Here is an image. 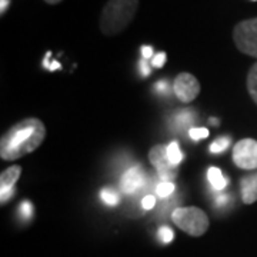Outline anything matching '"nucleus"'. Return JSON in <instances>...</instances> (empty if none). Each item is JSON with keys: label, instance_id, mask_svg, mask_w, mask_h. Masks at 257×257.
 <instances>
[{"label": "nucleus", "instance_id": "obj_1", "mask_svg": "<svg viewBox=\"0 0 257 257\" xmlns=\"http://www.w3.org/2000/svg\"><path fill=\"white\" fill-rule=\"evenodd\" d=\"M46 138L43 121L28 117L16 123L0 140V156L3 160H16L35 152Z\"/></svg>", "mask_w": 257, "mask_h": 257}, {"label": "nucleus", "instance_id": "obj_2", "mask_svg": "<svg viewBox=\"0 0 257 257\" xmlns=\"http://www.w3.org/2000/svg\"><path fill=\"white\" fill-rule=\"evenodd\" d=\"M139 8V0H109L101 12L100 29L106 36H114L130 25Z\"/></svg>", "mask_w": 257, "mask_h": 257}, {"label": "nucleus", "instance_id": "obj_3", "mask_svg": "<svg viewBox=\"0 0 257 257\" xmlns=\"http://www.w3.org/2000/svg\"><path fill=\"white\" fill-rule=\"evenodd\" d=\"M172 220L190 236H203L209 229V217L199 207H179L172 213Z\"/></svg>", "mask_w": 257, "mask_h": 257}, {"label": "nucleus", "instance_id": "obj_4", "mask_svg": "<svg viewBox=\"0 0 257 257\" xmlns=\"http://www.w3.org/2000/svg\"><path fill=\"white\" fill-rule=\"evenodd\" d=\"M233 40L241 53L257 59V18L240 22L233 30Z\"/></svg>", "mask_w": 257, "mask_h": 257}, {"label": "nucleus", "instance_id": "obj_5", "mask_svg": "<svg viewBox=\"0 0 257 257\" xmlns=\"http://www.w3.org/2000/svg\"><path fill=\"white\" fill-rule=\"evenodd\" d=\"M149 160L157 170V176L162 182H172L177 177V166L167 157V147L157 145L149 152Z\"/></svg>", "mask_w": 257, "mask_h": 257}, {"label": "nucleus", "instance_id": "obj_6", "mask_svg": "<svg viewBox=\"0 0 257 257\" xmlns=\"http://www.w3.org/2000/svg\"><path fill=\"white\" fill-rule=\"evenodd\" d=\"M233 162L243 170L257 169V142L253 139H243L233 147Z\"/></svg>", "mask_w": 257, "mask_h": 257}, {"label": "nucleus", "instance_id": "obj_7", "mask_svg": "<svg viewBox=\"0 0 257 257\" xmlns=\"http://www.w3.org/2000/svg\"><path fill=\"white\" fill-rule=\"evenodd\" d=\"M175 94L177 99L183 103H190L193 101L200 93V83L197 79L190 73H180L176 77L175 84Z\"/></svg>", "mask_w": 257, "mask_h": 257}, {"label": "nucleus", "instance_id": "obj_8", "mask_svg": "<svg viewBox=\"0 0 257 257\" xmlns=\"http://www.w3.org/2000/svg\"><path fill=\"white\" fill-rule=\"evenodd\" d=\"M146 184V175L140 166L127 169L120 179V189L124 194H135Z\"/></svg>", "mask_w": 257, "mask_h": 257}, {"label": "nucleus", "instance_id": "obj_9", "mask_svg": "<svg viewBox=\"0 0 257 257\" xmlns=\"http://www.w3.org/2000/svg\"><path fill=\"white\" fill-rule=\"evenodd\" d=\"M22 173L20 166H12L6 169L0 176V200L6 203L10 200L15 194V183L19 180Z\"/></svg>", "mask_w": 257, "mask_h": 257}, {"label": "nucleus", "instance_id": "obj_10", "mask_svg": "<svg viewBox=\"0 0 257 257\" xmlns=\"http://www.w3.org/2000/svg\"><path fill=\"white\" fill-rule=\"evenodd\" d=\"M241 199L246 204H251L257 200V176H246L241 179Z\"/></svg>", "mask_w": 257, "mask_h": 257}, {"label": "nucleus", "instance_id": "obj_11", "mask_svg": "<svg viewBox=\"0 0 257 257\" xmlns=\"http://www.w3.org/2000/svg\"><path fill=\"white\" fill-rule=\"evenodd\" d=\"M207 179H209L211 189L216 192H223L227 186V179L224 177L220 169H217V167H210L207 170Z\"/></svg>", "mask_w": 257, "mask_h": 257}, {"label": "nucleus", "instance_id": "obj_12", "mask_svg": "<svg viewBox=\"0 0 257 257\" xmlns=\"http://www.w3.org/2000/svg\"><path fill=\"white\" fill-rule=\"evenodd\" d=\"M247 89L253 101L257 104V63L251 66L247 74Z\"/></svg>", "mask_w": 257, "mask_h": 257}, {"label": "nucleus", "instance_id": "obj_13", "mask_svg": "<svg viewBox=\"0 0 257 257\" xmlns=\"http://www.w3.org/2000/svg\"><path fill=\"white\" fill-rule=\"evenodd\" d=\"M100 199L106 203L107 206H111V207L117 206L120 203L119 193L116 192L114 189H111V187H104V189H101Z\"/></svg>", "mask_w": 257, "mask_h": 257}, {"label": "nucleus", "instance_id": "obj_14", "mask_svg": "<svg viewBox=\"0 0 257 257\" xmlns=\"http://www.w3.org/2000/svg\"><path fill=\"white\" fill-rule=\"evenodd\" d=\"M167 157H169V160H170L175 166H179L182 163V160H183V153H182L180 146H179L177 142H172V143L167 146Z\"/></svg>", "mask_w": 257, "mask_h": 257}, {"label": "nucleus", "instance_id": "obj_15", "mask_svg": "<svg viewBox=\"0 0 257 257\" xmlns=\"http://www.w3.org/2000/svg\"><path fill=\"white\" fill-rule=\"evenodd\" d=\"M193 120V113L190 110L179 111L175 116V127L177 128H186L190 121Z\"/></svg>", "mask_w": 257, "mask_h": 257}, {"label": "nucleus", "instance_id": "obj_16", "mask_svg": "<svg viewBox=\"0 0 257 257\" xmlns=\"http://www.w3.org/2000/svg\"><path fill=\"white\" fill-rule=\"evenodd\" d=\"M175 184L172 182H160L156 186V196L160 199H167L172 196V193L175 192Z\"/></svg>", "mask_w": 257, "mask_h": 257}, {"label": "nucleus", "instance_id": "obj_17", "mask_svg": "<svg viewBox=\"0 0 257 257\" xmlns=\"http://www.w3.org/2000/svg\"><path fill=\"white\" fill-rule=\"evenodd\" d=\"M230 146V139L229 138H219L216 139L210 145V153L213 155H219L227 150V147Z\"/></svg>", "mask_w": 257, "mask_h": 257}, {"label": "nucleus", "instance_id": "obj_18", "mask_svg": "<svg viewBox=\"0 0 257 257\" xmlns=\"http://www.w3.org/2000/svg\"><path fill=\"white\" fill-rule=\"evenodd\" d=\"M157 237H159V240H160L163 244H169V243L173 240L175 234H173V230L170 229V227L163 226V227H160L159 231H157Z\"/></svg>", "mask_w": 257, "mask_h": 257}, {"label": "nucleus", "instance_id": "obj_19", "mask_svg": "<svg viewBox=\"0 0 257 257\" xmlns=\"http://www.w3.org/2000/svg\"><path fill=\"white\" fill-rule=\"evenodd\" d=\"M189 136L194 142H199L209 136V130L206 127H192L189 130Z\"/></svg>", "mask_w": 257, "mask_h": 257}, {"label": "nucleus", "instance_id": "obj_20", "mask_svg": "<svg viewBox=\"0 0 257 257\" xmlns=\"http://www.w3.org/2000/svg\"><path fill=\"white\" fill-rule=\"evenodd\" d=\"M32 211H33L32 203H29V202L20 203V206H19V216H20V219H23V220H29V219L32 217Z\"/></svg>", "mask_w": 257, "mask_h": 257}, {"label": "nucleus", "instance_id": "obj_21", "mask_svg": "<svg viewBox=\"0 0 257 257\" xmlns=\"http://www.w3.org/2000/svg\"><path fill=\"white\" fill-rule=\"evenodd\" d=\"M50 57H52V52H47L46 56H45V59H43V67L47 69L49 72L60 70V69H62L60 63H59V62H56V60H52V62H50Z\"/></svg>", "mask_w": 257, "mask_h": 257}, {"label": "nucleus", "instance_id": "obj_22", "mask_svg": "<svg viewBox=\"0 0 257 257\" xmlns=\"http://www.w3.org/2000/svg\"><path fill=\"white\" fill-rule=\"evenodd\" d=\"M155 206H156V197L153 194H147L142 199V207L145 210H152Z\"/></svg>", "mask_w": 257, "mask_h": 257}, {"label": "nucleus", "instance_id": "obj_23", "mask_svg": "<svg viewBox=\"0 0 257 257\" xmlns=\"http://www.w3.org/2000/svg\"><path fill=\"white\" fill-rule=\"evenodd\" d=\"M166 60H167V57H166V53L163 52H160V53H157V55L153 56V59H152V66L153 67H163L166 63Z\"/></svg>", "mask_w": 257, "mask_h": 257}, {"label": "nucleus", "instance_id": "obj_24", "mask_svg": "<svg viewBox=\"0 0 257 257\" xmlns=\"http://www.w3.org/2000/svg\"><path fill=\"white\" fill-rule=\"evenodd\" d=\"M230 200V196L229 194H217L216 196V199H214V202H216V206L217 207H224Z\"/></svg>", "mask_w": 257, "mask_h": 257}, {"label": "nucleus", "instance_id": "obj_25", "mask_svg": "<svg viewBox=\"0 0 257 257\" xmlns=\"http://www.w3.org/2000/svg\"><path fill=\"white\" fill-rule=\"evenodd\" d=\"M155 89H156L157 93L165 94V93L169 92V84H167L166 80H160V82H157V84L155 86Z\"/></svg>", "mask_w": 257, "mask_h": 257}, {"label": "nucleus", "instance_id": "obj_26", "mask_svg": "<svg viewBox=\"0 0 257 257\" xmlns=\"http://www.w3.org/2000/svg\"><path fill=\"white\" fill-rule=\"evenodd\" d=\"M140 73H142V76L150 74V66L147 64L146 59H142V62H140Z\"/></svg>", "mask_w": 257, "mask_h": 257}, {"label": "nucleus", "instance_id": "obj_27", "mask_svg": "<svg viewBox=\"0 0 257 257\" xmlns=\"http://www.w3.org/2000/svg\"><path fill=\"white\" fill-rule=\"evenodd\" d=\"M142 56L143 59H153V49L152 46H142Z\"/></svg>", "mask_w": 257, "mask_h": 257}, {"label": "nucleus", "instance_id": "obj_28", "mask_svg": "<svg viewBox=\"0 0 257 257\" xmlns=\"http://www.w3.org/2000/svg\"><path fill=\"white\" fill-rule=\"evenodd\" d=\"M9 3L10 0H0V13L3 15L5 12H6V9L9 8Z\"/></svg>", "mask_w": 257, "mask_h": 257}, {"label": "nucleus", "instance_id": "obj_29", "mask_svg": "<svg viewBox=\"0 0 257 257\" xmlns=\"http://www.w3.org/2000/svg\"><path fill=\"white\" fill-rule=\"evenodd\" d=\"M46 3H49V5H57V3H60L62 0H45Z\"/></svg>", "mask_w": 257, "mask_h": 257}, {"label": "nucleus", "instance_id": "obj_30", "mask_svg": "<svg viewBox=\"0 0 257 257\" xmlns=\"http://www.w3.org/2000/svg\"><path fill=\"white\" fill-rule=\"evenodd\" d=\"M210 123H211V124H214V126H217V124H219V120H217V119H210Z\"/></svg>", "mask_w": 257, "mask_h": 257}, {"label": "nucleus", "instance_id": "obj_31", "mask_svg": "<svg viewBox=\"0 0 257 257\" xmlns=\"http://www.w3.org/2000/svg\"><path fill=\"white\" fill-rule=\"evenodd\" d=\"M253 2H256V0H253Z\"/></svg>", "mask_w": 257, "mask_h": 257}]
</instances>
